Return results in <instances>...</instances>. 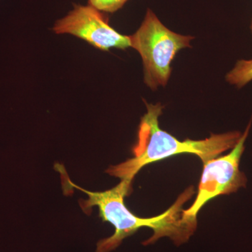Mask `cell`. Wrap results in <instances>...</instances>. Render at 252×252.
<instances>
[{"mask_svg": "<svg viewBox=\"0 0 252 252\" xmlns=\"http://www.w3.org/2000/svg\"><path fill=\"white\" fill-rule=\"evenodd\" d=\"M252 124L250 121L240 140L226 155L215 158L204 164L198 193L193 204L182 211L184 216L197 219L202 207L212 199L235 193L246 187L248 178L240 170V162Z\"/></svg>", "mask_w": 252, "mask_h": 252, "instance_id": "4", "label": "cell"}, {"mask_svg": "<svg viewBox=\"0 0 252 252\" xmlns=\"http://www.w3.org/2000/svg\"><path fill=\"white\" fill-rule=\"evenodd\" d=\"M128 0H88V4L104 13H114L122 9Z\"/></svg>", "mask_w": 252, "mask_h": 252, "instance_id": "7", "label": "cell"}, {"mask_svg": "<svg viewBox=\"0 0 252 252\" xmlns=\"http://www.w3.org/2000/svg\"><path fill=\"white\" fill-rule=\"evenodd\" d=\"M225 80L230 85L241 89L252 81V59L240 60L227 73Z\"/></svg>", "mask_w": 252, "mask_h": 252, "instance_id": "6", "label": "cell"}, {"mask_svg": "<svg viewBox=\"0 0 252 252\" xmlns=\"http://www.w3.org/2000/svg\"><path fill=\"white\" fill-rule=\"evenodd\" d=\"M250 30H251V32L252 33V19L251 25H250Z\"/></svg>", "mask_w": 252, "mask_h": 252, "instance_id": "8", "label": "cell"}, {"mask_svg": "<svg viewBox=\"0 0 252 252\" xmlns=\"http://www.w3.org/2000/svg\"><path fill=\"white\" fill-rule=\"evenodd\" d=\"M144 102L147 113L141 119L137 143L132 149L134 157L109 167L107 170V174L121 180L132 182L143 167L177 154H195L205 164L223 152L231 150L243 135L240 131H231L212 134L205 140L180 141L159 127L158 119L162 115L163 106Z\"/></svg>", "mask_w": 252, "mask_h": 252, "instance_id": "2", "label": "cell"}, {"mask_svg": "<svg viewBox=\"0 0 252 252\" xmlns=\"http://www.w3.org/2000/svg\"><path fill=\"white\" fill-rule=\"evenodd\" d=\"M129 39L130 47L142 57L144 83L154 91L166 85L171 74L172 61L180 50L190 47L194 37L170 31L148 9L140 27Z\"/></svg>", "mask_w": 252, "mask_h": 252, "instance_id": "3", "label": "cell"}, {"mask_svg": "<svg viewBox=\"0 0 252 252\" xmlns=\"http://www.w3.org/2000/svg\"><path fill=\"white\" fill-rule=\"evenodd\" d=\"M69 187H74L88 195L87 200H81L80 206L86 213H90L93 207H98L99 217L103 221L109 222L115 228L114 234L99 240L96 252H110L117 248L123 240L130 236L142 227L154 230L152 238L144 245L155 243L159 238L168 237L177 245L188 241L197 228V219L185 217L182 214L184 204L194 193L191 187L184 192L167 211L152 218H141L127 209L124 198L130 190L131 183L121 180L119 185L105 191L93 192L81 188L70 181L66 180Z\"/></svg>", "mask_w": 252, "mask_h": 252, "instance_id": "1", "label": "cell"}, {"mask_svg": "<svg viewBox=\"0 0 252 252\" xmlns=\"http://www.w3.org/2000/svg\"><path fill=\"white\" fill-rule=\"evenodd\" d=\"M52 30L56 34L77 36L102 51L130 47L129 36L116 31L109 26L107 16L89 4H74L64 17L56 21Z\"/></svg>", "mask_w": 252, "mask_h": 252, "instance_id": "5", "label": "cell"}]
</instances>
